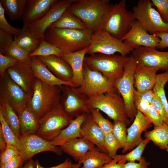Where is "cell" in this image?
<instances>
[{"label":"cell","instance_id":"obj_1","mask_svg":"<svg viewBox=\"0 0 168 168\" xmlns=\"http://www.w3.org/2000/svg\"><path fill=\"white\" fill-rule=\"evenodd\" d=\"M93 32L84 30L49 27L44 39L59 48L63 54L77 52L89 45Z\"/></svg>","mask_w":168,"mask_h":168},{"label":"cell","instance_id":"obj_2","mask_svg":"<svg viewBox=\"0 0 168 168\" xmlns=\"http://www.w3.org/2000/svg\"><path fill=\"white\" fill-rule=\"evenodd\" d=\"M113 5L109 0H76L67 10L93 33L100 28L104 16Z\"/></svg>","mask_w":168,"mask_h":168},{"label":"cell","instance_id":"obj_3","mask_svg":"<svg viewBox=\"0 0 168 168\" xmlns=\"http://www.w3.org/2000/svg\"><path fill=\"white\" fill-rule=\"evenodd\" d=\"M135 20L133 12L128 10L126 1L121 0L113 5L105 14L100 28L113 37L121 39L129 31Z\"/></svg>","mask_w":168,"mask_h":168},{"label":"cell","instance_id":"obj_4","mask_svg":"<svg viewBox=\"0 0 168 168\" xmlns=\"http://www.w3.org/2000/svg\"><path fill=\"white\" fill-rule=\"evenodd\" d=\"M116 89L104 94L88 97L90 108L100 110L114 122L119 121L127 126L131 123L128 117L124 101Z\"/></svg>","mask_w":168,"mask_h":168},{"label":"cell","instance_id":"obj_5","mask_svg":"<svg viewBox=\"0 0 168 168\" xmlns=\"http://www.w3.org/2000/svg\"><path fill=\"white\" fill-rule=\"evenodd\" d=\"M61 93V86H51L37 79L28 106L40 119L60 102Z\"/></svg>","mask_w":168,"mask_h":168},{"label":"cell","instance_id":"obj_6","mask_svg":"<svg viewBox=\"0 0 168 168\" xmlns=\"http://www.w3.org/2000/svg\"><path fill=\"white\" fill-rule=\"evenodd\" d=\"M129 56L96 54L85 56L84 63L90 69L98 71L108 79L115 81L121 77Z\"/></svg>","mask_w":168,"mask_h":168},{"label":"cell","instance_id":"obj_7","mask_svg":"<svg viewBox=\"0 0 168 168\" xmlns=\"http://www.w3.org/2000/svg\"><path fill=\"white\" fill-rule=\"evenodd\" d=\"M137 65L136 60L131 55L125 65L123 76L114 82V87L124 101L126 113L131 122L133 121L137 113L133 101L134 74Z\"/></svg>","mask_w":168,"mask_h":168},{"label":"cell","instance_id":"obj_8","mask_svg":"<svg viewBox=\"0 0 168 168\" xmlns=\"http://www.w3.org/2000/svg\"><path fill=\"white\" fill-rule=\"evenodd\" d=\"M133 50L120 40L113 37L105 30L99 28L92 34L87 54L112 55L119 53L122 56H126Z\"/></svg>","mask_w":168,"mask_h":168},{"label":"cell","instance_id":"obj_9","mask_svg":"<svg viewBox=\"0 0 168 168\" xmlns=\"http://www.w3.org/2000/svg\"><path fill=\"white\" fill-rule=\"evenodd\" d=\"M73 119L65 111L60 102L39 119L36 134L49 141L56 137Z\"/></svg>","mask_w":168,"mask_h":168},{"label":"cell","instance_id":"obj_10","mask_svg":"<svg viewBox=\"0 0 168 168\" xmlns=\"http://www.w3.org/2000/svg\"><path fill=\"white\" fill-rule=\"evenodd\" d=\"M152 6L151 0L138 1L133 9L135 20L150 34L168 32V23L163 21L157 11Z\"/></svg>","mask_w":168,"mask_h":168},{"label":"cell","instance_id":"obj_11","mask_svg":"<svg viewBox=\"0 0 168 168\" xmlns=\"http://www.w3.org/2000/svg\"><path fill=\"white\" fill-rule=\"evenodd\" d=\"M83 79L81 85L74 87L77 93L87 96L104 94L115 89V81L104 76L100 72L92 70L84 63Z\"/></svg>","mask_w":168,"mask_h":168},{"label":"cell","instance_id":"obj_12","mask_svg":"<svg viewBox=\"0 0 168 168\" xmlns=\"http://www.w3.org/2000/svg\"><path fill=\"white\" fill-rule=\"evenodd\" d=\"M31 98L6 72L4 77L0 78V103H7L17 113L28 105Z\"/></svg>","mask_w":168,"mask_h":168},{"label":"cell","instance_id":"obj_13","mask_svg":"<svg viewBox=\"0 0 168 168\" xmlns=\"http://www.w3.org/2000/svg\"><path fill=\"white\" fill-rule=\"evenodd\" d=\"M88 99L86 95L76 92L74 87L61 86L60 103L65 112L73 119L82 114L90 113Z\"/></svg>","mask_w":168,"mask_h":168},{"label":"cell","instance_id":"obj_14","mask_svg":"<svg viewBox=\"0 0 168 168\" xmlns=\"http://www.w3.org/2000/svg\"><path fill=\"white\" fill-rule=\"evenodd\" d=\"M19 139L21 146V156L24 163L31 159L35 155L44 151L52 152L58 155L62 153L60 147L36 134L21 136Z\"/></svg>","mask_w":168,"mask_h":168},{"label":"cell","instance_id":"obj_15","mask_svg":"<svg viewBox=\"0 0 168 168\" xmlns=\"http://www.w3.org/2000/svg\"><path fill=\"white\" fill-rule=\"evenodd\" d=\"M6 72L11 78L25 92L32 97L37 78L33 70L31 57L21 61L9 68Z\"/></svg>","mask_w":168,"mask_h":168},{"label":"cell","instance_id":"obj_16","mask_svg":"<svg viewBox=\"0 0 168 168\" xmlns=\"http://www.w3.org/2000/svg\"><path fill=\"white\" fill-rule=\"evenodd\" d=\"M76 0H58L40 19L28 26L31 32L44 38L46 30L57 21Z\"/></svg>","mask_w":168,"mask_h":168},{"label":"cell","instance_id":"obj_17","mask_svg":"<svg viewBox=\"0 0 168 168\" xmlns=\"http://www.w3.org/2000/svg\"><path fill=\"white\" fill-rule=\"evenodd\" d=\"M132 53L138 64L168 71V51H160L156 48L140 47L134 49Z\"/></svg>","mask_w":168,"mask_h":168},{"label":"cell","instance_id":"obj_18","mask_svg":"<svg viewBox=\"0 0 168 168\" xmlns=\"http://www.w3.org/2000/svg\"><path fill=\"white\" fill-rule=\"evenodd\" d=\"M121 40L135 49L140 47L158 48L160 39L156 34L147 32L135 20L130 30Z\"/></svg>","mask_w":168,"mask_h":168},{"label":"cell","instance_id":"obj_19","mask_svg":"<svg viewBox=\"0 0 168 168\" xmlns=\"http://www.w3.org/2000/svg\"><path fill=\"white\" fill-rule=\"evenodd\" d=\"M151 121L139 110L131 125L127 128L126 143L123 148L122 153L130 151L138 145L143 140L141 135L152 126Z\"/></svg>","mask_w":168,"mask_h":168},{"label":"cell","instance_id":"obj_20","mask_svg":"<svg viewBox=\"0 0 168 168\" xmlns=\"http://www.w3.org/2000/svg\"><path fill=\"white\" fill-rule=\"evenodd\" d=\"M57 0H27L22 18L23 26H28L41 18Z\"/></svg>","mask_w":168,"mask_h":168},{"label":"cell","instance_id":"obj_21","mask_svg":"<svg viewBox=\"0 0 168 168\" xmlns=\"http://www.w3.org/2000/svg\"><path fill=\"white\" fill-rule=\"evenodd\" d=\"M80 133L82 137L92 142L101 152L107 153L104 144L105 134L93 120L90 113L86 116Z\"/></svg>","mask_w":168,"mask_h":168},{"label":"cell","instance_id":"obj_22","mask_svg":"<svg viewBox=\"0 0 168 168\" xmlns=\"http://www.w3.org/2000/svg\"><path fill=\"white\" fill-rule=\"evenodd\" d=\"M36 57L57 78L63 81L72 82L73 74L71 68L61 57L54 55Z\"/></svg>","mask_w":168,"mask_h":168},{"label":"cell","instance_id":"obj_23","mask_svg":"<svg viewBox=\"0 0 168 168\" xmlns=\"http://www.w3.org/2000/svg\"><path fill=\"white\" fill-rule=\"evenodd\" d=\"M158 70L155 68L137 64L134 74V86L136 90L140 92L152 90Z\"/></svg>","mask_w":168,"mask_h":168},{"label":"cell","instance_id":"obj_24","mask_svg":"<svg viewBox=\"0 0 168 168\" xmlns=\"http://www.w3.org/2000/svg\"><path fill=\"white\" fill-rule=\"evenodd\" d=\"M88 47L77 52L63 54L61 57L71 68L73 74L72 82L76 88L81 85L83 79L84 61Z\"/></svg>","mask_w":168,"mask_h":168},{"label":"cell","instance_id":"obj_25","mask_svg":"<svg viewBox=\"0 0 168 168\" xmlns=\"http://www.w3.org/2000/svg\"><path fill=\"white\" fill-rule=\"evenodd\" d=\"M31 63L35 77L42 82L51 86L68 85L76 88L72 82L63 81L56 77L37 57H31Z\"/></svg>","mask_w":168,"mask_h":168},{"label":"cell","instance_id":"obj_26","mask_svg":"<svg viewBox=\"0 0 168 168\" xmlns=\"http://www.w3.org/2000/svg\"><path fill=\"white\" fill-rule=\"evenodd\" d=\"M95 147L91 142L82 137L71 139L60 146L63 151L78 162L84 157L89 150Z\"/></svg>","mask_w":168,"mask_h":168},{"label":"cell","instance_id":"obj_27","mask_svg":"<svg viewBox=\"0 0 168 168\" xmlns=\"http://www.w3.org/2000/svg\"><path fill=\"white\" fill-rule=\"evenodd\" d=\"M12 35L0 29V53L16 58L20 61L27 59L29 54L17 44Z\"/></svg>","mask_w":168,"mask_h":168},{"label":"cell","instance_id":"obj_28","mask_svg":"<svg viewBox=\"0 0 168 168\" xmlns=\"http://www.w3.org/2000/svg\"><path fill=\"white\" fill-rule=\"evenodd\" d=\"M87 114L78 115L72 120L70 124L62 129L59 133L51 140L55 146H61L68 141L73 138L82 137L80 130L82 125Z\"/></svg>","mask_w":168,"mask_h":168},{"label":"cell","instance_id":"obj_29","mask_svg":"<svg viewBox=\"0 0 168 168\" xmlns=\"http://www.w3.org/2000/svg\"><path fill=\"white\" fill-rule=\"evenodd\" d=\"M16 113L19 120L21 136L36 134L39 128V119L30 110L28 105Z\"/></svg>","mask_w":168,"mask_h":168},{"label":"cell","instance_id":"obj_30","mask_svg":"<svg viewBox=\"0 0 168 168\" xmlns=\"http://www.w3.org/2000/svg\"><path fill=\"white\" fill-rule=\"evenodd\" d=\"M43 39L32 33L28 26H23L14 39L21 48L30 54L38 48Z\"/></svg>","mask_w":168,"mask_h":168},{"label":"cell","instance_id":"obj_31","mask_svg":"<svg viewBox=\"0 0 168 168\" xmlns=\"http://www.w3.org/2000/svg\"><path fill=\"white\" fill-rule=\"evenodd\" d=\"M112 159L108 153L101 152L95 147L89 150L78 163L82 164L80 168H98L110 162Z\"/></svg>","mask_w":168,"mask_h":168},{"label":"cell","instance_id":"obj_32","mask_svg":"<svg viewBox=\"0 0 168 168\" xmlns=\"http://www.w3.org/2000/svg\"><path fill=\"white\" fill-rule=\"evenodd\" d=\"M144 136L152 142L161 149H166L168 147V125L163 124L154 127L153 129L145 132Z\"/></svg>","mask_w":168,"mask_h":168},{"label":"cell","instance_id":"obj_33","mask_svg":"<svg viewBox=\"0 0 168 168\" xmlns=\"http://www.w3.org/2000/svg\"><path fill=\"white\" fill-rule=\"evenodd\" d=\"M49 27L75 30L87 29L84 23L79 19L67 10Z\"/></svg>","mask_w":168,"mask_h":168},{"label":"cell","instance_id":"obj_34","mask_svg":"<svg viewBox=\"0 0 168 168\" xmlns=\"http://www.w3.org/2000/svg\"><path fill=\"white\" fill-rule=\"evenodd\" d=\"M27 0H0V3L9 18L12 20L22 18Z\"/></svg>","mask_w":168,"mask_h":168},{"label":"cell","instance_id":"obj_35","mask_svg":"<svg viewBox=\"0 0 168 168\" xmlns=\"http://www.w3.org/2000/svg\"><path fill=\"white\" fill-rule=\"evenodd\" d=\"M0 112L11 130L19 138L21 137L20 128L18 115L7 103H0Z\"/></svg>","mask_w":168,"mask_h":168},{"label":"cell","instance_id":"obj_36","mask_svg":"<svg viewBox=\"0 0 168 168\" xmlns=\"http://www.w3.org/2000/svg\"><path fill=\"white\" fill-rule=\"evenodd\" d=\"M168 81V71L157 74L155 84L153 88L154 94L159 98L167 113L168 125V102L166 97L165 86Z\"/></svg>","mask_w":168,"mask_h":168},{"label":"cell","instance_id":"obj_37","mask_svg":"<svg viewBox=\"0 0 168 168\" xmlns=\"http://www.w3.org/2000/svg\"><path fill=\"white\" fill-rule=\"evenodd\" d=\"M63 54L62 51L59 48L54 45L47 42L43 38L38 48L30 54L28 57H46L54 55L61 57Z\"/></svg>","mask_w":168,"mask_h":168},{"label":"cell","instance_id":"obj_38","mask_svg":"<svg viewBox=\"0 0 168 168\" xmlns=\"http://www.w3.org/2000/svg\"><path fill=\"white\" fill-rule=\"evenodd\" d=\"M0 131L7 143L13 145L21 152V144L19 138L14 133L5 120L0 112Z\"/></svg>","mask_w":168,"mask_h":168},{"label":"cell","instance_id":"obj_39","mask_svg":"<svg viewBox=\"0 0 168 168\" xmlns=\"http://www.w3.org/2000/svg\"><path fill=\"white\" fill-rule=\"evenodd\" d=\"M150 140L147 138L143 140L136 147L125 154L120 155L118 160L119 163L139 161L142 159V154L147 144Z\"/></svg>","mask_w":168,"mask_h":168},{"label":"cell","instance_id":"obj_40","mask_svg":"<svg viewBox=\"0 0 168 168\" xmlns=\"http://www.w3.org/2000/svg\"><path fill=\"white\" fill-rule=\"evenodd\" d=\"M90 113L93 120L105 135L112 133L113 124L108 119L105 118L100 112L99 110L90 108Z\"/></svg>","mask_w":168,"mask_h":168},{"label":"cell","instance_id":"obj_41","mask_svg":"<svg viewBox=\"0 0 168 168\" xmlns=\"http://www.w3.org/2000/svg\"><path fill=\"white\" fill-rule=\"evenodd\" d=\"M127 125L121 121L114 122L112 133L123 148L126 143Z\"/></svg>","mask_w":168,"mask_h":168},{"label":"cell","instance_id":"obj_42","mask_svg":"<svg viewBox=\"0 0 168 168\" xmlns=\"http://www.w3.org/2000/svg\"><path fill=\"white\" fill-rule=\"evenodd\" d=\"M104 144L107 153L113 159L117 155L118 150L122 148L112 133L105 135Z\"/></svg>","mask_w":168,"mask_h":168},{"label":"cell","instance_id":"obj_43","mask_svg":"<svg viewBox=\"0 0 168 168\" xmlns=\"http://www.w3.org/2000/svg\"><path fill=\"white\" fill-rule=\"evenodd\" d=\"M5 14L4 10L0 3V29L15 37L20 33L21 29L10 25L6 20Z\"/></svg>","mask_w":168,"mask_h":168},{"label":"cell","instance_id":"obj_44","mask_svg":"<svg viewBox=\"0 0 168 168\" xmlns=\"http://www.w3.org/2000/svg\"><path fill=\"white\" fill-rule=\"evenodd\" d=\"M21 155L20 151L15 146L7 144L5 150L0 153V165L6 163L15 157Z\"/></svg>","mask_w":168,"mask_h":168},{"label":"cell","instance_id":"obj_45","mask_svg":"<svg viewBox=\"0 0 168 168\" xmlns=\"http://www.w3.org/2000/svg\"><path fill=\"white\" fill-rule=\"evenodd\" d=\"M19 60L16 58L0 53V77L3 78L7 70L14 66Z\"/></svg>","mask_w":168,"mask_h":168},{"label":"cell","instance_id":"obj_46","mask_svg":"<svg viewBox=\"0 0 168 168\" xmlns=\"http://www.w3.org/2000/svg\"><path fill=\"white\" fill-rule=\"evenodd\" d=\"M153 6H155L163 21L168 23V0H151Z\"/></svg>","mask_w":168,"mask_h":168},{"label":"cell","instance_id":"obj_47","mask_svg":"<svg viewBox=\"0 0 168 168\" xmlns=\"http://www.w3.org/2000/svg\"><path fill=\"white\" fill-rule=\"evenodd\" d=\"M151 104L158 112L163 124L167 125L168 117L167 113L159 98L155 94Z\"/></svg>","mask_w":168,"mask_h":168},{"label":"cell","instance_id":"obj_48","mask_svg":"<svg viewBox=\"0 0 168 168\" xmlns=\"http://www.w3.org/2000/svg\"><path fill=\"white\" fill-rule=\"evenodd\" d=\"M149 119L154 127L161 126L163 124L161 117L155 108L150 104L148 107Z\"/></svg>","mask_w":168,"mask_h":168},{"label":"cell","instance_id":"obj_49","mask_svg":"<svg viewBox=\"0 0 168 168\" xmlns=\"http://www.w3.org/2000/svg\"><path fill=\"white\" fill-rule=\"evenodd\" d=\"M154 95V93L152 90L143 92L138 91L135 90L133 100H142L151 104Z\"/></svg>","mask_w":168,"mask_h":168},{"label":"cell","instance_id":"obj_50","mask_svg":"<svg viewBox=\"0 0 168 168\" xmlns=\"http://www.w3.org/2000/svg\"><path fill=\"white\" fill-rule=\"evenodd\" d=\"M24 163L21 155L17 156L11 160L0 165V168H21Z\"/></svg>","mask_w":168,"mask_h":168},{"label":"cell","instance_id":"obj_51","mask_svg":"<svg viewBox=\"0 0 168 168\" xmlns=\"http://www.w3.org/2000/svg\"><path fill=\"white\" fill-rule=\"evenodd\" d=\"M133 101L135 106L137 110L141 112L149 119L148 109L149 105L151 104L141 100H134Z\"/></svg>","mask_w":168,"mask_h":168},{"label":"cell","instance_id":"obj_52","mask_svg":"<svg viewBox=\"0 0 168 168\" xmlns=\"http://www.w3.org/2000/svg\"><path fill=\"white\" fill-rule=\"evenodd\" d=\"M149 164V162L142 156L141 160L138 162H127L123 165L122 168H147Z\"/></svg>","mask_w":168,"mask_h":168},{"label":"cell","instance_id":"obj_53","mask_svg":"<svg viewBox=\"0 0 168 168\" xmlns=\"http://www.w3.org/2000/svg\"><path fill=\"white\" fill-rule=\"evenodd\" d=\"M35 168H72L73 164L68 158L66 159L63 162L58 165L50 167H44L40 165L38 160L35 161Z\"/></svg>","mask_w":168,"mask_h":168},{"label":"cell","instance_id":"obj_54","mask_svg":"<svg viewBox=\"0 0 168 168\" xmlns=\"http://www.w3.org/2000/svg\"><path fill=\"white\" fill-rule=\"evenodd\" d=\"M155 34L160 39L158 48L163 49L168 47V32H158Z\"/></svg>","mask_w":168,"mask_h":168},{"label":"cell","instance_id":"obj_55","mask_svg":"<svg viewBox=\"0 0 168 168\" xmlns=\"http://www.w3.org/2000/svg\"><path fill=\"white\" fill-rule=\"evenodd\" d=\"M120 156V155H117L110 162L98 168H122L123 165L126 163L118 162Z\"/></svg>","mask_w":168,"mask_h":168},{"label":"cell","instance_id":"obj_56","mask_svg":"<svg viewBox=\"0 0 168 168\" xmlns=\"http://www.w3.org/2000/svg\"><path fill=\"white\" fill-rule=\"evenodd\" d=\"M7 146V144L1 132L0 131V150L1 153L5 150Z\"/></svg>","mask_w":168,"mask_h":168},{"label":"cell","instance_id":"obj_57","mask_svg":"<svg viewBox=\"0 0 168 168\" xmlns=\"http://www.w3.org/2000/svg\"><path fill=\"white\" fill-rule=\"evenodd\" d=\"M21 168H35V161L31 159L27 161L24 166Z\"/></svg>","mask_w":168,"mask_h":168},{"label":"cell","instance_id":"obj_58","mask_svg":"<svg viewBox=\"0 0 168 168\" xmlns=\"http://www.w3.org/2000/svg\"><path fill=\"white\" fill-rule=\"evenodd\" d=\"M82 164L78 163H77L73 164L72 168H80Z\"/></svg>","mask_w":168,"mask_h":168},{"label":"cell","instance_id":"obj_59","mask_svg":"<svg viewBox=\"0 0 168 168\" xmlns=\"http://www.w3.org/2000/svg\"><path fill=\"white\" fill-rule=\"evenodd\" d=\"M166 150L167 152H168V147L166 148Z\"/></svg>","mask_w":168,"mask_h":168}]
</instances>
